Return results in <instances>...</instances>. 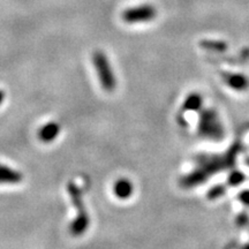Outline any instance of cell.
I'll use <instances>...</instances> for the list:
<instances>
[{
	"instance_id": "6da1fadb",
	"label": "cell",
	"mask_w": 249,
	"mask_h": 249,
	"mask_svg": "<svg viewBox=\"0 0 249 249\" xmlns=\"http://www.w3.org/2000/svg\"><path fill=\"white\" fill-rule=\"evenodd\" d=\"M239 151L238 147H234L232 150L229 151V154L225 156H216V157H201L198 161V169L195 172H192L191 174L185 177L181 180V185L183 187H193L197 186L198 183L207 180L208 177L211 173L218 172L220 170H225L227 167L232 166L233 161L235 160L236 152Z\"/></svg>"
},
{
	"instance_id": "7a4b0ae2",
	"label": "cell",
	"mask_w": 249,
	"mask_h": 249,
	"mask_svg": "<svg viewBox=\"0 0 249 249\" xmlns=\"http://www.w3.org/2000/svg\"><path fill=\"white\" fill-rule=\"evenodd\" d=\"M68 194H70L71 201L73 203L74 207L76 208L77 214L75 219L73 220L70 226V232L71 235L74 236H80L82 235L83 233H86L87 229L89 227V216L87 213L85 202H83V196L82 193H81L80 188L77 187L75 182H70L67 186Z\"/></svg>"
},
{
	"instance_id": "3957f363",
	"label": "cell",
	"mask_w": 249,
	"mask_h": 249,
	"mask_svg": "<svg viewBox=\"0 0 249 249\" xmlns=\"http://www.w3.org/2000/svg\"><path fill=\"white\" fill-rule=\"evenodd\" d=\"M92 62L103 89L108 92L113 91L116 89L117 81L107 54L102 51H96L92 54Z\"/></svg>"
},
{
	"instance_id": "277c9868",
	"label": "cell",
	"mask_w": 249,
	"mask_h": 249,
	"mask_svg": "<svg viewBox=\"0 0 249 249\" xmlns=\"http://www.w3.org/2000/svg\"><path fill=\"white\" fill-rule=\"evenodd\" d=\"M157 17V9L154 5L143 4L124 9L121 18L126 23H147L151 22Z\"/></svg>"
},
{
	"instance_id": "5b68a950",
	"label": "cell",
	"mask_w": 249,
	"mask_h": 249,
	"mask_svg": "<svg viewBox=\"0 0 249 249\" xmlns=\"http://www.w3.org/2000/svg\"><path fill=\"white\" fill-rule=\"evenodd\" d=\"M198 130H200L201 135L205 138L213 140H220V138H223V126L216 112L213 110H205L202 112Z\"/></svg>"
},
{
	"instance_id": "8992f818",
	"label": "cell",
	"mask_w": 249,
	"mask_h": 249,
	"mask_svg": "<svg viewBox=\"0 0 249 249\" xmlns=\"http://www.w3.org/2000/svg\"><path fill=\"white\" fill-rule=\"evenodd\" d=\"M22 180L23 174L20 171L0 163V185H18Z\"/></svg>"
},
{
	"instance_id": "52a82bcc",
	"label": "cell",
	"mask_w": 249,
	"mask_h": 249,
	"mask_svg": "<svg viewBox=\"0 0 249 249\" xmlns=\"http://www.w3.org/2000/svg\"><path fill=\"white\" fill-rule=\"evenodd\" d=\"M59 134H60V124L55 123V121H50V123L45 124L44 126L40 127L38 138L42 142L51 143L58 138Z\"/></svg>"
},
{
	"instance_id": "ba28073f",
	"label": "cell",
	"mask_w": 249,
	"mask_h": 249,
	"mask_svg": "<svg viewBox=\"0 0 249 249\" xmlns=\"http://www.w3.org/2000/svg\"><path fill=\"white\" fill-rule=\"evenodd\" d=\"M223 77L231 88L235 90H246L249 87V81L247 77L242 74H235V73H223Z\"/></svg>"
},
{
	"instance_id": "9c48e42d",
	"label": "cell",
	"mask_w": 249,
	"mask_h": 249,
	"mask_svg": "<svg viewBox=\"0 0 249 249\" xmlns=\"http://www.w3.org/2000/svg\"><path fill=\"white\" fill-rule=\"evenodd\" d=\"M114 194H116L117 197L119 198H128L133 193V185L129 180L127 179H120L114 183L113 187Z\"/></svg>"
},
{
	"instance_id": "30bf717a",
	"label": "cell",
	"mask_w": 249,
	"mask_h": 249,
	"mask_svg": "<svg viewBox=\"0 0 249 249\" xmlns=\"http://www.w3.org/2000/svg\"><path fill=\"white\" fill-rule=\"evenodd\" d=\"M202 48L210 50L213 52H225L227 50V44L223 40H211V39H205L201 42Z\"/></svg>"
},
{
	"instance_id": "8fae6325",
	"label": "cell",
	"mask_w": 249,
	"mask_h": 249,
	"mask_svg": "<svg viewBox=\"0 0 249 249\" xmlns=\"http://www.w3.org/2000/svg\"><path fill=\"white\" fill-rule=\"evenodd\" d=\"M202 104V98L197 93H192L191 96H188V98L186 99L185 107L186 110H198L201 107Z\"/></svg>"
},
{
	"instance_id": "7c38bea8",
	"label": "cell",
	"mask_w": 249,
	"mask_h": 249,
	"mask_svg": "<svg viewBox=\"0 0 249 249\" xmlns=\"http://www.w3.org/2000/svg\"><path fill=\"white\" fill-rule=\"evenodd\" d=\"M225 193V187L224 186H216L213 187L208 193V197L209 198H217L219 196H222Z\"/></svg>"
},
{
	"instance_id": "4fadbf2b",
	"label": "cell",
	"mask_w": 249,
	"mask_h": 249,
	"mask_svg": "<svg viewBox=\"0 0 249 249\" xmlns=\"http://www.w3.org/2000/svg\"><path fill=\"white\" fill-rule=\"evenodd\" d=\"M245 180V176L241 172H234L229 178V183L231 186H236Z\"/></svg>"
},
{
	"instance_id": "5bb4252c",
	"label": "cell",
	"mask_w": 249,
	"mask_h": 249,
	"mask_svg": "<svg viewBox=\"0 0 249 249\" xmlns=\"http://www.w3.org/2000/svg\"><path fill=\"white\" fill-rule=\"evenodd\" d=\"M239 198H240V201L244 202L246 205H248L249 207V191L242 192L241 194L239 195Z\"/></svg>"
},
{
	"instance_id": "9a60e30c",
	"label": "cell",
	"mask_w": 249,
	"mask_h": 249,
	"mask_svg": "<svg viewBox=\"0 0 249 249\" xmlns=\"http://www.w3.org/2000/svg\"><path fill=\"white\" fill-rule=\"evenodd\" d=\"M5 97H6L5 91H4V90H2V89H0V105H1L2 103H4Z\"/></svg>"
},
{
	"instance_id": "2e32d148",
	"label": "cell",
	"mask_w": 249,
	"mask_h": 249,
	"mask_svg": "<svg viewBox=\"0 0 249 249\" xmlns=\"http://www.w3.org/2000/svg\"><path fill=\"white\" fill-rule=\"evenodd\" d=\"M242 249H249V245H247V246H245V247H244V248H242Z\"/></svg>"
},
{
	"instance_id": "e0dca14e",
	"label": "cell",
	"mask_w": 249,
	"mask_h": 249,
	"mask_svg": "<svg viewBox=\"0 0 249 249\" xmlns=\"http://www.w3.org/2000/svg\"><path fill=\"white\" fill-rule=\"evenodd\" d=\"M247 164L249 165V158H248V160H247Z\"/></svg>"
}]
</instances>
